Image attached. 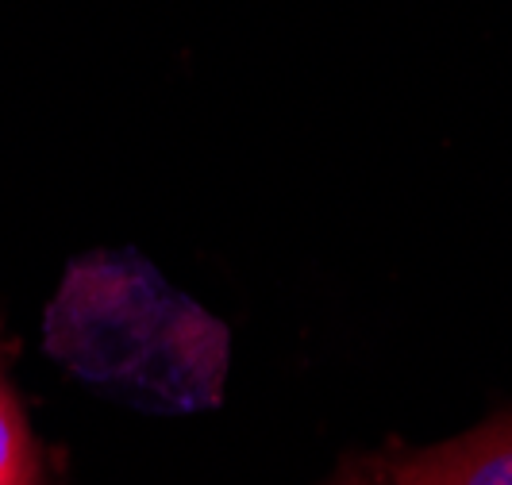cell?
<instances>
[{"label": "cell", "instance_id": "cell-1", "mask_svg": "<svg viewBox=\"0 0 512 485\" xmlns=\"http://www.w3.org/2000/svg\"><path fill=\"white\" fill-rule=\"evenodd\" d=\"M393 485H512V412L401 459Z\"/></svg>", "mask_w": 512, "mask_h": 485}, {"label": "cell", "instance_id": "cell-3", "mask_svg": "<svg viewBox=\"0 0 512 485\" xmlns=\"http://www.w3.org/2000/svg\"><path fill=\"white\" fill-rule=\"evenodd\" d=\"M332 485H374V482H370L366 474H359V470H343V474H339Z\"/></svg>", "mask_w": 512, "mask_h": 485}, {"label": "cell", "instance_id": "cell-2", "mask_svg": "<svg viewBox=\"0 0 512 485\" xmlns=\"http://www.w3.org/2000/svg\"><path fill=\"white\" fill-rule=\"evenodd\" d=\"M0 485H39V455L24 424V412L0 382Z\"/></svg>", "mask_w": 512, "mask_h": 485}]
</instances>
